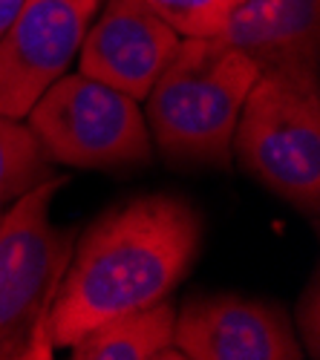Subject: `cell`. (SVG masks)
I'll use <instances>...</instances> for the list:
<instances>
[{"label":"cell","instance_id":"6da1fadb","mask_svg":"<svg viewBox=\"0 0 320 360\" xmlns=\"http://www.w3.org/2000/svg\"><path fill=\"white\" fill-rule=\"evenodd\" d=\"M205 225L191 199L136 196L78 233L58 288L49 335L70 349L96 326L167 300L193 268Z\"/></svg>","mask_w":320,"mask_h":360},{"label":"cell","instance_id":"7a4b0ae2","mask_svg":"<svg viewBox=\"0 0 320 360\" xmlns=\"http://www.w3.org/2000/svg\"><path fill=\"white\" fill-rule=\"evenodd\" d=\"M260 67L217 38H182L144 98V122L173 162L231 167L234 130Z\"/></svg>","mask_w":320,"mask_h":360},{"label":"cell","instance_id":"3957f363","mask_svg":"<svg viewBox=\"0 0 320 360\" xmlns=\"http://www.w3.org/2000/svg\"><path fill=\"white\" fill-rule=\"evenodd\" d=\"M67 176H49L0 217V360H49V317L78 231L52 222Z\"/></svg>","mask_w":320,"mask_h":360},{"label":"cell","instance_id":"277c9868","mask_svg":"<svg viewBox=\"0 0 320 360\" xmlns=\"http://www.w3.org/2000/svg\"><path fill=\"white\" fill-rule=\"evenodd\" d=\"M234 156L266 191L309 222L320 214V84L317 72L263 70L234 130Z\"/></svg>","mask_w":320,"mask_h":360},{"label":"cell","instance_id":"5b68a950","mask_svg":"<svg viewBox=\"0 0 320 360\" xmlns=\"http://www.w3.org/2000/svg\"><path fill=\"white\" fill-rule=\"evenodd\" d=\"M44 156L75 170L148 165L153 139L136 98L81 72H64L26 112Z\"/></svg>","mask_w":320,"mask_h":360},{"label":"cell","instance_id":"8992f818","mask_svg":"<svg viewBox=\"0 0 320 360\" xmlns=\"http://www.w3.org/2000/svg\"><path fill=\"white\" fill-rule=\"evenodd\" d=\"M173 346L188 360H303L292 317L269 300L202 294L177 309Z\"/></svg>","mask_w":320,"mask_h":360},{"label":"cell","instance_id":"52a82bcc","mask_svg":"<svg viewBox=\"0 0 320 360\" xmlns=\"http://www.w3.org/2000/svg\"><path fill=\"white\" fill-rule=\"evenodd\" d=\"M87 15L58 0H23L0 35V115L26 118L35 101L61 78L90 26Z\"/></svg>","mask_w":320,"mask_h":360},{"label":"cell","instance_id":"ba28073f","mask_svg":"<svg viewBox=\"0 0 320 360\" xmlns=\"http://www.w3.org/2000/svg\"><path fill=\"white\" fill-rule=\"evenodd\" d=\"M182 38L136 0H107L78 46V72L144 101Z\"/></svg>","mask_w":320,"mask_h":360},{"label":"cell","instance_id":"9c48e42d","mask_svg":"<svg viewBox=\"0 0 320 360\" xmlns=\"http://www.w3.org/2000/svg\"><path fill=\"white\" fill-rule=\"evenodd\" d=\"M219 38L245 52L260 72H317L320 0H240Z\"/></svg>","mask_w":320,"mask_h":360},{"label":"cell","instance_id":"30bf717a","mask_svg":"<svg viewBox=\"0 0 320 360\" xmlns=\"http://www.w3.org/2000/svg\"><path fill=\"white\" fill-rule=\"evenodd\" d=\"M173 328H177V306L167 297L153 306L104 320L70 349L75 360H185L173 346Z\"/></svg>","mask_w":320,"mask_h":360},{"label":"cell","instance_id":"8fae6325","mask_svg":"<svg viewBox=\"0 0 320 360\" xmlns=\"http://www.w3.org/2000/svg\"><path fill=\"white\" fill-rule=\"evenodd\" d=\"M49 165L29 124L0 115V211L49 179Z\"/></svg>","mask_w":320,"mask_h":360},{"label":"cell","instance_id":"7c38bea8","mask_svg":"<svg viewBox=\"0 0 320 360\" xmlns=\"http://www.w3.org/2000/svg\"><path fill=\"white\" fill-rule=\"evenodd\" d=\"M179 38H217L240 0H136Z\"/></svg>","mask_w":320,"mask_h":360},{"label":"cell","instance_id":"4fadbf2b","mask_svg":"<svg viewBox=\"0 0 320 360\" xmlns=\"http://www.w3.org/2000/svg\"><path fill=\"white\" fill-rule=\"evenodd\" d=\"M292 328H295V338H297L303 354L306 357H317L320 354V285H317V268L312 271V280L303 288V294L297 297Z\"/></svg>","mask_w":320,"mask_h":360},{"label":"cell","instance_id":"5bb4252c","mask_svg":"<svg viewBox=\"0 0 320 360\" xmlns=\"http://www.w3.org/2000/svg\"><path fill=\"white\" fill-rule=\"evenodd\" d=\"M20 6H23V0H0V35L9 29V23L15 20Z\"/></svg>","mask_w":320,"mask_h":360},{"label":"cell","instance_id":"9a60e30c","mask_svg":"<svg viewBox=\"0 0 320 360\" xmlns=\"http://www.w3.org/2000/svg\"><path fill=\"white\" fill-rule=\"evenodd\" d=\"M58 4H70V6H75L81 12H87V15H96L98 6H101V0H58Z\"/></svg>","mask_w":320,"mask_h":360},{"label":"cell","instance_id":"2e32d148","mask_svg":"<svg viewBox=\"0 0 320 360\" xmlns=\"http://www.w3.org/2000/svg\"><path fill=\"white\" fill-rule=\"evenodd\" d=\"M0 217H4V211H0Z\"/></svg>","mask_w":320,"mask_h":360}]
</instances>
